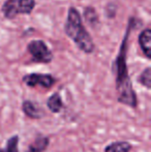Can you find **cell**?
Returning a JSON list of instances; mask_svg holds the SVG:
<instances>
[{
	"label": "cell",
	"instance_id": "cell-1",
	"mask_svg": "<svg viewBox=\"0 0 151 152\" xmlns=\"http://www.w3.org/2000/svg\"><path fill=\"white\" fill-rule=\"evenodd\" d=\"M138 22L137 18L131 17L129 18L128 26L126 28L124 38L121 42L119 53L117 55L113 63V72L115 75V83H116V93L117 102L127 107L135 109L138 106V98L136 91L133 88L131 77L127 68L126 57L128 50V38L131 30L133 27H136V23Z\"/></svg>",
	"mask_w": 151,
	"mask_h": 152
},
{
	"label": "cell",
	"instance_id": "cell-2",
	"mask_svg": "<svg viewBox=\"0 0 151 152\" xmlns=\"http://www.w3.org/2000/svg\"><path fill=\"white\" fill-rule=\"evenodd\" d=\"M64 32L83 53L92 54L94 52L95 45L92 37L83 25L82 17L79 10L75 7H71L67 12Z\"/></svg>",
	"mask_w": 151,
	"mask_h": 152
},
{
	"label": "cell",
	"instance_id": "cell-3",
	"mask_svg": "<svg viewBox=\"0 0 151 152\" xmlns=\"http://www.w3.org/2000/svg\"><path fill=\"white\" fill-rule=\"evenodd\" d=\"M35 0H6L1 6L4 18L12 20L19 15H29L35 7Z\"/></svg>",
	"mask_w": 151,
	"mask_h": 152
},
{
	"label": "cell",
	"instance_id": "cell-4",
	"mask_svg": "<svg viewBox=\"0 0 151 152\" xmlns=\"http://www.w3.org/2000/svg\"><path fill=\"white\" fill-rule=\"evenodd\" d=\"M27 50L31 55L32 61L36 63L48 64L53 60V53L47 46V44L42 39L31 40L27 45Z\"/></svg>",
	"mask_w": 151,
	"mask_h": 152
},
{
	"label": "cell",
	"instance_id": "cell-5",
	"mask_svg": "<svg viewBox=\"0 0 151 152\" xmlns=\"http://www.w3.org/2000/svg\"><path fill=\"white\" fill-rule=\"evenodd\" d=\"M23 83L28 87H42L44 89H50L56 83V79L49 74H32L25 75L22 79Z\"/></svg>",
	"mask_w": 151,
	"mask_h": 152
},
{
	"label": "cell",
	"instance_id": "cell-6",
	"mask_svg": "<svg viewBox=\"0 0 151 152\" xmlns=\"http://www.w3.org/2000/svg\"><path fill=\"white\" fill-rule=\"evenodd\" d=\"M138 42L141 48L143 54L147 59L151 58V30L150 28H146L140 33L138 37Z\"/></svg>",
	"mask_w": 151,
	"mask_h": 152
},
{
	"label": "cell",
	"instance_id": "cell-7",
	"mask_svg": "<svg viewBox=\"0 0 151 152\" xmlns=\"http://www.w3.org/2000/svg\"><path fill=\"white\" fill-rule=\"evenodd\" d=\"M22 110L27 117L31 119H40L44 116L42 109L31 100H24L22 104Z\"/></svg>",
	"mask_w": 151,
	"mask_h": 152
},
{
	"label": "cell",
	"instance_id": "cell-8",
	"mask_svg": "<svg viewBox=\"0 0 151 152\" xmlns=\"http://www.w3.org/2000/svg\"><path fill=\"white\" fill-rule=\"evenodd\" d=\"M50 144V139L48 137L38 136L30 145L26 152H44Z\"/></svg>",
	"mask_w": 151,
	"mask_h": 152
},
{
	"label": "cell",
	"instance_id": "cell-9",
	"mask_svg": "<svg viewBox=\"0 0 151 152\" xmlns=\"http://www.w3.org/2000/svg\"><path fill=\"white\" fill-rule=\"evenodd\" d=\"M47 107L49 108V110L51 111L54 114H57L59 113L63 108V102L62 98H61L60 94L58 92L52 94L50 97L47 100Z\"/></svg>",
	"mask_w": 151,
	"mask_h": 152
},
{
	"label": "cell",
	"instance_id": "cell-10",
	"mask_svg": "<svg viewBox=\"0 0 151 152\" xmlns=\"http://www.w3.org/2000/svg\"><path fill=\"white\" fill-rule=\"evenodd\" d=\"M84 19L91 28H95L99 24L98 14L92 6H86L84 8Z\"/></svg>",
	"mask_w": 151,
	"mask_h": 152
},
{
	"label": "cell",
	"instance_id": "cell-11",
	"mask_svg": "<svg viewBox=\"0 0 151 152\" xmlns=\"http://www.w3.org/2000/svg\"><path fill=\"white\" fill-rule=\"evenodd\" d=\"M133 148L128 142L124 141H118L109 144L105 148V152H129Z\"/></svg>",
	"mask_w": 151,
	"mask_h": 152
},
{
	"label": "cell",
	"instance_id": "cell-12",
	"mask_svg": "<svg viewBox=\"0 0 151 152\" xmlns=\"http://www.w3.org/2000/svg\"><path fill=\"white\" fill-rule=\"evenodd\" d=\"M19 136H12L6 142L5 148H0V152H19Z\"/></svg>",
	"mask_w": 151,
	"mask_h": 152
},
{
	"label": "cell",
	"instance_id": "cell-13",
	"mask_svg": "<svg viewBox=\"0 0 151 152\" xmlns=\"http://www.w3.org/2000/svg\"><path fill=\"white\" fill-rule=\"evenodd\" d=\"M138 82L141 85H143L144 87H146L147 89L151 88V69L150 67H146L143 72H141V75L138 78Z\"/></svg>",
	"mask_w": 151,
	"mask_h": 152
}]
</instances>
